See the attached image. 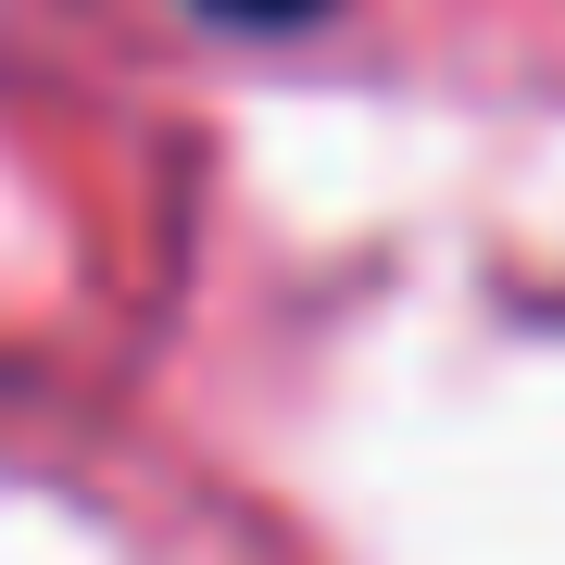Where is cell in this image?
Wrapping results in <instances>:
<instances>
[{
  "mask_svg": "<svg viewBox=\"0 0 565 565\" xmlns=\"http://www.w3.org/2000/svg\"><path fill=\"white\" fill-rule=\"evenodd\" d=\"M189 13H214V25H315L327 0H189Z\"/></svg>",
  "mask_w": 565,
  "mask_h": 565,
  "instance_id": "cell-1",
  "label": "cell"
}]
</instances>
